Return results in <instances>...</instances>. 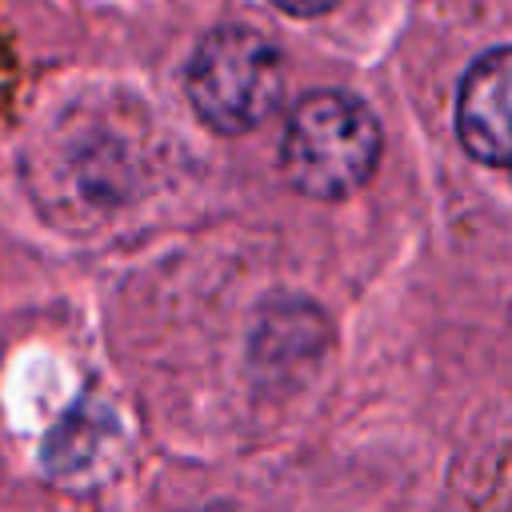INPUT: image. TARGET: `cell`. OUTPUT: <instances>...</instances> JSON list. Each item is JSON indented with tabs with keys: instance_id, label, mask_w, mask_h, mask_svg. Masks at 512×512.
Here are the masks:
<instances>
[{
	"instance_id": "3957f363",
	"label": "cell",
	"mask_w": 512,
	"mask_h": 512,
	"mask_svg": "<svg viewBox=\"0 0 512 512\" xmlns=\"http://www.w3.org/2000/svg\"><path fill=\"white\" fill-rule=\"evenodd\" d=\"M508 48L496 44L492 52H484L464 84H460V100H456V132L468 156H476L480 164L504 168L512 156V136H508Z\"/></svg>"
},
{
	"instance_id": "6da1fadb",
	"label": "cell",
	"mask_w": 512,
	"mask_h": 512,
	"mask_svg": "<svg viewBox=\"0 0 512 512\" xmlns=\"http://www.w3.org/2000/svg\"><path fill=\"white\" fill-rule=\"evenodd\" d=\"M380 160V124L348 92H308L284 128L280 164L296 192L316 200L352 196Z\"/></svg>"
},
{
	"instance_id": "277c9868",
	"label": "cell",
	"mask_w": 512,
	"mask_h": 512,
	"mask_svg": "<svg viewBox=\"0 0 512 512\" xmlns=\"http://www.w3.org/2000/svg\"><path fill=\"white\" fill-rule=\"evenodd\" d=\"M280 12H288V16H320V12H328V8H336L340 0H272Z\"/></svg>"
},
{
	"instance_id": "7a4b0ae2",
	"label": "cell",
	"mask_w": 512,
	"mask_h": 512,
	"mask_svg": "<svg viewBox=\"0 0 512 512\" xmlns=\"http://www.w3.org/2000/svg\"><path fill=\"white\" fill-rule=\"evenodd\" d=\"M284 96L280 48L240 24L216 28L200 40L188 64V100L196 116L228 136L264 124Z\"/></svg>"
}]
</instances>
